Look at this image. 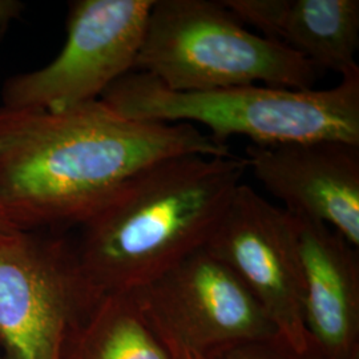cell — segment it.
<instances>
[{"label": "cell", "instance_id": "1", "mask_svg": "<svg viewBox=\"0 0 359 359\" xmlns=\"http://www.w3.org/2000/svg\"><path fill=\"white\" fill-rule=\"evenodd\" d=\"M231 154L194 126L132 120L102 100L60 112L0 105V201L22 231L79 226L158 161Z\"/></svg>", "mask_w": 359, "mask_h": 359}, {"label": "cell", "instance_id": "2", "mask_svg": "<svg viewBox=\"0 0 359 359\" xmlns=\"http://www.w3.org/2000/svg\"><path fill=\"white\" fill-rule=\"evenodd\" d=\"M246 170L233 154H185L144 169L79 225L84 274L102 294L154 281L205 248Z\"/></svg>", "mask_w": 359, "mask_h": 359}, {"label": "cell", "instance_id": "4", "mask_svg": "<svg viewBox=\"0 0 359 359\" xmlns=\"http://www.w3.org/2000/svg\"><path fill=\"white\" fill-rule=\"evenodd\" d=\"M133 71L177 92L257 83L313 90L318 74L302 55L249 31L215 0H154Z\"/></svg>", "mask_w": 359, "mask_h": 359}, {"label": "cell", "instance_id": "12", "mask_svg": "<svg viewBox=\"0 0 359 359\" xmlns=\"http://www.w3.org/2000/svg\"><path fill=\"white\" fill-rule=\"evenodd\" d=\"M62 359H170L142 320L132 292L102 295L67 337Z\"/></svg>", "mask_w": 359, "mask_h": 359}, {"label": "cell", "instance_id": "11", "mask_svg": "<svg viewBox=\"0 0 359 359\" xmlns=\"http://www.w3.org/2000/svg\"><path fill=\"white\" fill-rule=\"evenodd\" d=\"M278 41L318 69L359 72L358 0H289Z\"/></svg>", "mask_w": 359, "mask_h": 359}, {"label": "cell", "instance_id": "14", "mask_svg": "<svg viewBox=\"0 0 359 359\" xmlns=\"http://www.w3.org/2000/svg\"><path fill=\"white\" fill-rule=\"evenodd\" d=\"M200 359H314L308 353L301 354L285 344L280 337L269 341L244 344L208 354Z\"/></svg>", "mask_w": 359, "mask_h": 359}, {"label": "cell", "instance_id": "6", "mask_svg": "<svg viewBox=\"0 0 359 359\" xmlns=\"http://www.w3.org/2000/svg\"><path fill=\"white\" fill-rule=\"evenodd\" d=\"M132 294L170 359H200L278 337L248 287L205 248Z\"/></svg>", "mask_w": 359, "mask_h": 359}, {"label": "cell", "instance_id": "10", "mask_svg": "<svg viewBox=\"0 0 359 359\" xmlns=\"http://www.w3.org/2000/svg\"><path fill=\"white\" fill-rule=\"evenodd\" d=\"M294 217L306 353L314 359H359L358 249L325 224Z\"/></svg>", "mask_w": 359, "mask_h": 359}, {"label": "cell", "instance_id": "17", "mask_svg": "<svg viewBox=\"0 0 359 359\" xmlns=\"http://www.w3.org/2000/svg\"><path fill=\"white\" fill-rule=\"evenodd\" d=\"M0 359H3V358H1V357H0Z\"/></svg>", "mask_w": 359, "mask_h": 359}, {"label": "cell", "instance_id": "15", "mask_svg": "<svg viewBox=\"0 0 359 359\" xmlns=\"http://www.w3.org/2000/svg\"><path fill=\"white\" fill-rule=\"evenodd\" d=\"M25 4L16 0H0V41L16 19L22 16Z\"/></svg>", "mask_w": 359, "mask_h": 359}, {"label": "cell", "instance_id": "5", "mask_svg": "<svg viewBox=\"0 0 359 359\" xmlns=\"http://www.w3.org/2000/svg\"><path fill=\"white\" fill-rule=\"evenodd\" d=\"M102 293L62 231L0 233V345L6 359H62Z\"/></svg>", "mask_w": 359, "mask_h": 359}, {"label": "cell", "instance_id": "13", "mask_svg": "<svg viewBox=\"0 0 359 359\" xmlns=\"http://www.w3.org/2000/svg\"><path fill=\"white\" fill-rule=\"evenodd\" d=\"M287 3L289 0H222V4L243 25L255 27L261 36L276 41H278Z\"/></svg>", "mask_w": 359, "mask_h": 359}, {"label": "cell", "instance_id": "16", "mask_svg": "<svg viewBox=\"0 0 359 359\" xmlns=\"http://www.w3.org/2000/svg\"><path fill=\"white\" fill-rule=\"evenodd\" d=\"M18 228L15 226L13 219L8 216V213L6 212L4 206L0 201V233H6V231H16Z\"/></svg>", "mask_w": 359, "mask_h": 359}, {"label": "cell", "instance_id": "9", "mask_svg": "<svg viewBox=\"0 0 359 359\" xmlns=\"http://www.w3.org/2000/svg\"><path fill=\"white\" fill-rule=\"evenodd\" d=\"M245 160L286 212L327 225L359 249L358 144H249Z\"/></svg>", "mask_w": 359, "mask_h": 359}, {"label": "cell", "instance_id": "8", "mask_svg": "<svg viewBox=\"0 0 359 359\" xmlns=\"http://www.w3.org/2000/svg\"><path fill=\"white\" fill-rule=\"evenodd\" d=\"M205 249L244 283L283 342L305 354L304 276L294 216L241 184Z\"/></svg>", "mask_w": 359, "mask_h": 359}, {"label": "cell", "instance_id": "3", "mask_svg": "<svg viewBox=\"0 0 359 359\" xmlns=\"http://www.w3.org/2000/svg\"><path fill=\"white\" fill-rule=\"evenodd\" d=\"M117 114L139 121L201 124L219 144L243 136L250 144L341 140L359 145V72L327 90L241 86L205 92L168 90L132 71L100 99Z\"/></svg>", "mask_w": 359, "mask_h": 359}, {"label": "cell", "instance_id": "7", "mask_svg": "<svg viewBox=\"0 0 359 359\" xmlns=\"http://www.w3.org/2000/svg\"><path fill=\"white\" fill-rule=\"evenodd\" d=\"M154 0H76L59 55L4 81L1 107L60 112L100 100L133 71Z\"/></svg>", "mask_w": 359, "mask_h": 359}]
</instances>
